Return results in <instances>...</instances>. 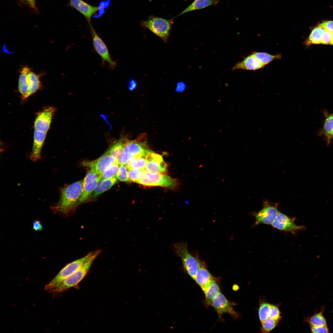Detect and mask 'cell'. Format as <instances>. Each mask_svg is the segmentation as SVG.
Returning a JSON list of instances; mask_svg holds the SVG:
<instances>
[{"instance_id": "1", "label": "cell", "mask_w": 333, "mask_h": 333, "mask_svg": "<svg viewBox=\"0 0 333 333\" xmlns=\"http://www.w3.org/2000/svg\"><path fill=\"white\" fill-rule=\"evenodd\" d=\"M84 180H81L62 187L58 202L51 208L53 212L68 216L76 207L82 194Z\"/></svg>"}, {"instance_id": "2", "label": "cell", "mask_w": 333, "mask_h": 333, "mask_svg": "<svg viewBox=\"0 0 333 333\" xmlns=\"http://www.w3.org/2000/svg\"><path fill=\"white\" fill-rule=\"evenodd\" d=\"M174 19H167L153 15L140 22L141 26L149 30L165 43H167Z\"/></svg>"}, {"instance_id": "3", "label": "cell", "mask_w": 333, "mask_h": 333, "mask_svg": "<svg viewBox=\"0 0 333 333\" xmlns=\"http://www.w3.org/2000/svg\"><path fill=\"white\" fill-rule=\"evenodd\" d=\"M172 249L175 254L181 259L185 271L195 280L200 263L199 260L190 253L186 243H175L172 245Z\"/></svg>"}, {"instance_id": "4", "label": "cell", "mask_w": 333, "mask_h": 333, "mask_svg": "<svg viewBox=\"0 0 333 333\" xmlns=\"http://www.w3.org/2000/svg\"><path fill=\"white\" fill-rule=\"evenodd\" d=\"M101 252L96 250L93 255L82 266L64 279L56 288L49 292L56 293L63 292L78 284L85 277L89 270L93 261Z\"/></svg>"}, {"instance_id": "5", "label": "cell", "mask_w": 333, "mask_h": 333, "mask_svg": "<svg viewBox=\"0 0 333 333\" xmlns=\"http://www.w3.org/2000/svg\"><path fill=\"white\" fill-rule=\"evenodd\" d=\"M95 251L90 252L85 256L67 264L51 281L45 286V290L49 292L56 287L64 279L87 262L93 255Z\"/></svg>"}, {"instance_id": "6", "label": "cell", "mask_w": 333, "mask_h": 333, "mask_svg": "<svg viewBox=\"0 0 333 333\" xmlns=\"http://www.w3.org/2000/svg\"><path fill=\"white\" fill-rule=\"evenodd\" d=\"M147 187L158 186L173 188L179 184L177 179L162 173H151L145 169L141 178L137 183Z\"/></svg>"}, {"instance_id": "7", "label": "cell", "mask_w": 333, "mask_h": 333, "mask_svg": "<svg viewBox=\"0 0 333 333\" xmlns=\"http://www.w3.org/2000/svg\"><path fill=\"white\" fill-rule=\"evenodd\" d=\"M141 137L132 141L123 138V146L126 156V166L134 158L141 156L146 157L152 152L146 141L143 140V138Z\"/></svg>"}, {"instance_id": "8", "label": "cell", "mask_w": 333, "mask_h": 333, "mask_svg": "<svg viewBox=\"0 0 333 333\" xmlns=\"http://www.w3.org/2000/svg\"><path fill=\"white\" fill-rule=\"evenodd\" d=\"M278 205V203H272L267 200H265L262 208L258 212L252 213L256 220L255 224H271L279 212Z\"/></svg>"}, {"instance_id": "9", "label": "cell", "mask_w": 333, "mask_h": 333, "mask_svg": "<svg viewBox=\"0 0 333 333\" xmlns=\"http://www.w3.org/2000/svg\"><path fill=\"white\" fill-rule=\"evenodd\" d=\"M88 23L94 49L101 58L102 63L106 62L111 69H114L117 66L116 62L111 58L105 42L97 33L90 22Z\"/></svg>"}, {"instance_id": "10", "label": "cell", "mask_w": 333, "mask_h": 333, "mask_svg": "<svg viewBox=\"0 0 333 333\" xmlns=\"http://www.w3.org/2000/svg\"><path fill=\"white\" fill-rule=\"evenodd\" d=\"M100 180L99 175L91 169L87 171L84 179L82 192L76 206L88 199Z\"/></svg>"}, {"instance_id": "11", "label": "cell", "mask_w": 333, "mask_h": 333, "mask_svg": "<svg viewBox=\"0 0 333 333\" xmlns=\"http://www.w3.org/2000/svg\"><path fill=\"white\" fill-rule=\"evenodd\" d=\"M294 217H290L279 212L272 225L279 230L288 232L293 234L305 229L303 226H298L295 222Z\"/></svg>"}, {"instance_id": "12", "label": "cell", "mask_w": 333, "mask_h": 333, "mask_svg": "<svg viewBox=\"0 0 333 333\" xmlns=\"http://www.w3.org/2000/svg\"><path fill=\"white\" fill-rule=\"evenodd\" d=\"M56 111L55 107L49 106L38 113L34 123V130L47 133Z\"/></svg>"}, {"instance_id": "13", "label": "cell", "mask_w": 333, "mask_h": 333, "mask_svg": "<svg viewBox=\"0 0 333 333\" xmlns=\"http://www.w3.org/2000/svg\"><path fill=\"white\" fill-rule=\"evenodd\" d=\"M114 158L106 151L97 159L92 161H84L83 166L88 167L100 175L112 164L116 162Z\"/></svg>"}, {"instance_id": "14", "label": "cell", "mask_w": 333, "mask_h": 333, "mask_svg": "<svg viewBox=\"0 0 333 333\" xmlns=\"http://www.w3.org/2000/svg\"><path fill=\"white\" fill-rule=\"evenodd\" d=\"M211 305L220 316L227 313L234 318L239 317V313L234 310L232 304L220 293L212 301Z\"/></svg>"}, {"instance_id": "15", "label": "cell", "mask_w": 333, "mask_h": 333, "mask_svg": "<svg viewBox=\"0 0 333 333\" xmlns=\"http://www.w3.org/2000/svg\"><path fill=\"white\" fill-rule=\"evenodd\" d=\"M167 165L161 155L153 152L148 154L146 158L145 170L151 173H165Z\"/></svg>"}, {"instance_id": "16", "label": "cell", "mask_w": 333, "mask_h": 333, "mask_svg": "<svg viewBox=\"0 0 333 333\" xmlns=\"http://www.w3.org/2000/svg\"><path fill=\"white\" fill-rule=\"evenodd\" d=\"M47 133L34 130L32 151L30 158L33 162L41 158V151L46 138Z\"/></svg>"}, {"instance_id": "17", "label": "cell", "mask_w": 333, "mask_h": 333, "mask_svg": "<svg viewBox=\"0 0 333 333\" xmlns=\"http://www.w3.org/2000/svg\"><path fill=\"white\" fill-rule=\"evenodd\" d=\"M69 6L81 13L90 23L92 15L98 10V7L92 6L82 0H69Z\"/></svg>"}, {"instance_id": "18", "label": "cell", "mask_w": 333, "mask_h": 333, "mask_svg": "<svg viewBox=\"0 0 333 333\" xmlns=\"http://www.w3.org/2000/svg\"><path fill=\"white\" fill-rule=\"evenodd\" d=\"M264 66V65L251 54L245 57L242 61L236 63L232 70L242 69L247 70H256L262 68Z\"/></svg>"}, {"instance_id": "19", "label": "cell", "mask_w": 333, "mask_h": 333, "mask_svg": "<svg viewBox=\"0 0 333 333\" xmlns=\"http://www.w3.org/2000/svg\"><path fill=\"white\" fill-rule=\"evenodd\" d=\"M44 74L43 73L37 74L31 71L28 73L27 76L28 90L25 99L42 88L40 77Z\"/></svg>"}, {"instance_id": "20", "label": "cell", "mask_w": 333, "mask_h": 333, "mask_svg": "<svg viewBox=\"0 0 333 333\" xmlns=\"http://www.w3.org/2000/svg\"><path fill=\"white\" fill-rule=\"evenodd\" d=\"M107 151L114 158L116 162L120 165H125L126 156L123 146V138L114 144Z\"/></svg>"}, {"instance_id": "21", "label": "cell", "mask_w": 333, "mask_h": 333, "mask_svg": "<svg viewBox=\"0 0 333 333\" xmlns=\"http://www.w3.org/2000/svg\"><path fill=\"white\" fill-rule=\"evenodd\" d=\"M213 279L204 264L200 261L195 280L197 283L203 290Z\"/></svg>"}, {"instance_id": "22", "label": "cell", "mask_w": 333, "mask_h": 333, "mask_svg": "<svg viewBox=\"0 0 333 333\" xmlns=\"http://www.w3.org/2000/svg\"><path fill=\"white\" fill-rule=\"evenodd\" d=\"M31 71V69L27 66H23L19 69L18 90L21 95V97L23 100H25V97L27 93L28 86L27 76L28 73Z\"/></svg>"}, {"instance_id": "23", "label": "cell", "mask_w": 333, "mask_h": 333, "mask_svg": "<svg viewBox=\"0 0 333 333\" xmlns=\"http://www.w3.org/2000/svg\"><path fill=\"white\" fill-rule=\"evenodd\" d=\"M117 182L116 177L100 180L89 198L92 200L96 198L99 195L111 188Z\"/></svg>"}, {"instance_id": "24", "label": "cell", "mask_w": 333, "mask_h": 333, "mask_svg": "<svg viewBox=\"0 0 333 333\" xmlns=\"http://www.w3.org/2000/svg\"><path fill=\"white\" fill-rule=\"evenodd\" d=\"M219 0H194L183 11L177 15L175 18L184 14L197 10H199L212 6H216L219 2Z\"/></svg>"}, {"instance_id": "25", "label": "cell", "mask_w": 333, "mask_h": 333, "mask_svg": "<svg viewBox=\"0 0 333 333\" xmlns=\"http://www.w3.org/2000/svg\"><path fill=\"white\" fill-rule=\"evenodd\" d=\"M202 290L204 293L207 303L208 304H211L214 299L220 293L218 285L214 279Z\"/></svg>"}, {"instance_id": "26", "label": "cell", "mask_w": 333, "mask_h": 333, "mask_svg": "<svg viewBox=\"0 0 333 333\" xmlns=\"http://www.w3.org/2000/svg\"><path fill=\"white\" fill-rule=\"evenodd\" d=\"M325 119L322 128L318 131V136L324 137L328 134L333 128V113H330L326 110L323 111Z\"/></svg>"}, {"instance_id": "27", "label": "cell", "mask_w": 333, "mask_h": 333, "mask_svg": "<svg viewBox=\"0 0 333 333\" xmlns=\"http://www.w3.org/2000/svg\"><path fill=\"white\" fill-rule=\"evenodd\" d=\"M324 30L319 26L314 28L308 39L305 41V44L309 46L312 44L321 43L322 36Z\"/></svg>"}, {"instance_id": "28", "label": "cell", "mask_w": 333, "mask_h": 333, "mask_svg": "<svg viewBox=\"0 0 333 333\" xmlns=\"http://www.w3.org/2000/svg\"><path fill=\"white\" fill-rule=\"evenodd\" d=\"M261 63L265 66L274 60L281 59L280 54L272 55L267 53L254 52L252 54Z\"/></svg>"}, {"instance_id": "29", "label": "cell", "mask_w": 333, "mask_h": 333, "mask_svg": "<svg viewBox=\"0 0 333 333\" xmlns=\"http://www.w3.org/2000/svg\"><path fill=\"white\" fill-rule=\"evenodd\" d=\"M304 321L308 323L311 326L317 327L327 326V322L323 314L322 311H320L307 317L305 318Z\"/></svg>"}, {"instance_id": "30", "label": "cell", "mask_w": 333, "mask_h": 333, "mask_svg": "<svg viewBox=\"0 0 333 333\" xmlns=\"http://www.w3.org/2000/svg\"><path fill=\"white\" fill-rule=\"evenodd\" d=\"M271 304L261 299L260 300L258 313L261 323L268 318Z\"/></svg>"}, {"instance_id": "31", "label": "cell", "mask_w": 333, "mask_h": 333, "mask_svg": "<svg viewBox=\"0 0 333 333\" xmlns=\"http://www.w3.org/2000/svg\"><path fill=\"white\" fill-rule=\"evenodd\" d=\"M120 165L117 162L112 164L100 174V180L116 177Z\"/></svg>"}, {"instance_id": "32", "label": "cell", "mask_w": 333, "mask_h": 333, "mask_svg": "<svg viewBox=\"0 0 333 333\" xmlns=\"http://www.w3.org/2000/svg\"><path fill=\"white\" fill-rule=\"evenodd\" d=\"M146 157L134 158L126 166L128 169H138L144 170L146 163Z\"/></svg>"}, {"instance_id": "33", "label": "cell", "mask_w": 333, "mask_h": 333, "mask_svg": "<svg viewBox=\"0 0 333 333\" xmlns=\"http://www.w3.org/2000/svg\"><path fill=\"white\" fill-rule=\"evenodd\" d=\"M279 321L270 318H268L261 323V331L262 333L269 332L278 325Z\"/></svg>"}, {"instance_id": "34", "label": "cell", "mask_w": 333, "mask_h": 333, "mask_svg": "<svg viewBox=\"0 0 333 333\" xmlns=\"http://www.w3.org/2000/svg\"><path fill=\"white\" fill-rule=\"evenodd\" d=\"M143 170L138 169H128V175L130 182L137 183L141 177Z\"/></svg>"}, {"instance_id": "35", "label": "cell", "mask_w": 333, "mask_h": 333, "mask_svg": "<svg viewBox=\"0 0 333 333\" xmlns=\"http://www.w3.org/2000/svg\"><path fill=\"white\" fill-rule=\"evenodd\" d=\"M111 0H102L99 3L98 14L93 15V18H97L101 17L106 11V10L111 5Z\"/></svg>"}, {"instance_id": "36", "label": "cell", "mask_w": 333, "mask_h": 333, "mask_svg": "<svg viewBox=\"0 0 333 333\" xmlns=\"http://www.w3.org/2000/svg\"><path fill=\"white\" fill-rule=\"evenodd\" d=\"M125 165H121L116 175V178L120 181L130 182L128 175V170Z\"/></svg>"}, {"instance_id": "37", "label": "cell", "mask_w": 333, "mask_h": 333, "mask_svg": "<svg viewBox=\"0 0 333 333\" xmlns=\"http://www.w3.org/2000/svg\"><path fill=\"white\" fill-rule=\"evenodd\" d=\"M281 314L279 308L277 306L271 304L268 318L280 321L282 318Z\"/></svg>"}, {"instance_id": "38", "label": "cell", "mask_w": 333, "mask_h": 333, "mask_svg": "<svg viewBox=\"0 0 333 333\" xmlns=\"http://www.w3.org/2000/svg\"><path fill=\"white\" fill-rule=\"evenodd\" d=\"M333 35V32L324 30L322 36L321 43L324 44H330Z\"/></svg>"}, {"instance_id": "39", "label": "cell", "mask_w": 333, "mask_h": 333, "mask_svg": "<svg viewBox=\"0 0 333 333\" xmlns=\"http://www.w3.org/2000/svg\"><path fill=\"white\" fill-rule=\"evenodd\" d=\"M310 326V328L312 332L314 333H321L329 332V330L327 326Z\"/></svg>"}, {"instance_id": "40", "label": "cell", "mask_w": 333, "mask_h": 333, "mask_svg": "<svg viewBox=\"0 0 333 333\" xmlns=\"http://www.w3.org/2000/svg\"><path fill=\"white\" fill-rule=\"evenodd\" d=\"M319 26L325 30L333 32V21H325L320 23Z\"/></svg>"}, {"instance_id": "41", "label": "cell", "mask_w": 333, "mask_h": 333, "mask_svg": "<svg viewBox=\"0 0 333 333\" xmlns=\"http://www.w3.org/2000/svg\"><path fill=\"white\" fill-rule=\"evenodd\" d=\"M186 87V85L184 82L179 81L177 83L175 92L177 93L182 92L185 90Z\"/></svg>"}, {"instance_id": "42", "label": "cell", "mask_w": 333, "mask_h": 333, "mask_svg": "<svg viewBox=\"0 0 333 333\" xmlns=\"http://www.w3.org/2000/svg\"><path fill=\"white\" fill-rule=\"evenodd\" d=\"M137 82L134 78H131L129 80L128 88L130 91H132L135 89L137 86Z\"/></svg>"}, {"instance_id": "43", "label": "cell", "mask_w": 333, "mask_h": 333, "mask_svg": "<svg viewBox=\"0 0 333 333\" xmlns=\"http://www.w3.org/2000/svg\"><path fill=\"white\" fill-rule=\"evenodd\" d=\"M43 228L42 225L39 220H35L33 224L32 229L36 231H41Z\"/></svg>"}, {"instance_id": "44", "label": "cell", "mask_w": 333, "mask_h": 333, "mask_svg": "<svg viewBox=\"0 0 333 333\" xmlns=\"http://www.w3.org/2000/svg\"><path fill=\"white\" fill-rule=\"evenodd\" d=\"M324 138L326 140L327 145L328 146L330 144L333 139V128L330 132Z\"/></svg>"}, {"instance_id": "45", "label": "cell", "mask_w": 333, "mask_h": 333, "mask_svg": "<svg viewBox=\"0 0 333 333\" xmlns=\"http://www.w3.org/2000/svg\"><path fill=\"white\" fill-rule=\"evenodd\" d=\"M23 2L27 4L32 9L36 10L35 0H21Z\"/></svg>"}, {"instance_id": "46", "label": "cell", "mask_w": 333, "mask_h": 333, "mask_svg": "<svg viewBox=\"0 0 333 333\" xmlns=\"http://www.w3.org/2000/svg\"><path fill=\"white\" fill-rule=\"evenodd\" d=\"M330 44H331L333 45V35L331 39Z\"/></svg>"}]
</instances>
